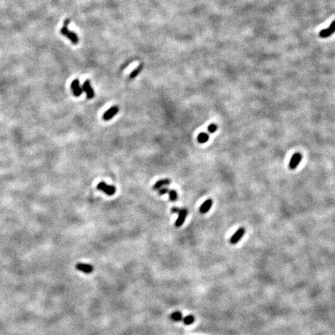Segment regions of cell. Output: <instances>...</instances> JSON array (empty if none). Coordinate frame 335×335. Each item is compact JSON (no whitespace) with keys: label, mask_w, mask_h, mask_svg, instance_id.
<instances>
[{"label":"cell","mask_w":335,"mask_h":335,"mask_svg":"<svg viewBox=\"0 0 335 335\" xmlns=\"http://www.w3.org/2000/svg\"><path fill=\"white\" fill-rule=\"evenodd\" d=\"M70 22V19H65V22H64V26L61 29V34L62 35H64V36H66L67 38L69 39L73 44H77L78 43V35L75 33L71 32V31H69L68 27Z\"/></svg>","instance_id":"6da1fadb"},{"label":"cell","mask_w":335,"mask_h":335,"mask_svg":"<svg viewBox=\"0 0 335 335\" xmlns=\"http://www.w3.org/2000/svg\"><path fill=\"white\" fill-rule=\"evenodd\" d=\"M98 190L103 191L107 196H112L116 192V188L113 185H107L104 182H100L97 185Z\"/></svg>","instance_id":"7a4b0ae2"},{"label":"cell","mask_w":335,"mask_h":335,"mask_svg":"<svg viewBox=\"0 0 335 335\" xmlns=\"http://www.w3.org/2000/svg\"><path fill=\"white\" fill-rule=\"evenodd\" d=\"M302 160V154L299 152L294 153L293 155L292 156L291 159H290V164H289V167L290 169L294 170L297 168V166L300 164V162Z\"/></svg>","instance_id":"3957f363"},{"label":"cell","mask_w":335,"mask_h":335,"mask_svg":"<svg viewBox=\"0 0 335 335\" xmlns=\"http://www.w3.org/2000/svg\"><path fill=\"white\" fill-rule=\"evenodd\" d=\"M245 234V228L244 227H240L237 230L236 232L233 234V236L230 237V243L231 244H236L239 240L243 237V236Z\"/></svg>","instance_id":"277c9868"},{"label":"cell","mask_w":335,"mask_h":335,"mask_svg":"<svg viewBox=\"0 0 335 335\" xmlns=\"http://www.w3.org/2000/svg\"><path fill=\"white\" fill-rule=\"evenodd\" d=\"M82 90L86 93V97L88 99H91L95 96V92H94L93 89L92 88L91 84H90V81L89 79L85 81L82 86Z\"/></svg>","instance_id":"5b68a950"},{"label":"cell","mask_w":335,"mask_h":335,"mask_svg":"<svg viewBox=\"0 0 335 335\" xmlns=\"http://www.w3.org/2000/svg\"><path fill=\"white\" fill-rule=\"evenodd\" d=\"M71 90H72V92L73 94H74V96H76V97L80 96V95L82 94V92H83L82 88L80 86L79 80L77 79V78L76 79H74V80H73V82H71Z\"/></svg>","instance_id":"8992f818"},{"label":"cell","mask_w":335,"mask_h":335,"mask_svg":"<svg viewBox=\"0 0 335 335\" xmlns=\"http://www.w3.org/2000/svg\"><path fill=\"white\" fill-rule=\"evenodd\" d=\"M178 213H179V217L175 221V225L176 227H180L183 224L187 215H188V210L186 209H180Z\"/></svg>","instance_id":"52a82bcc"},{"label":"cell","mask_w":335,"mask_h":335,"mask_svg":"<svg viewBox=\"0 0 335 335\" xmlns=\"http://www.w3.org/2000/svg\"><path fill=\"white\" fill-rule=\"evenodd\" d=\"M334 33H335V20L332 22L329 28L324 29V30L320 31L319 35H320V36L322 37V38H326V37L331 36Z\"/></svg>","instance_id":"ba28073f"},{"label":"cell","mask_w":335,"mask_h":335,"mask_svg":"<svg viewBox=\"0 0 335 335\" xmlns=\"http://www.w3.org/2000/svg\"><path fill=\"white\" fill-rule=\"evenodd\" d=\"M119 112V107L117 106H113L109 108L107 111L105 112L103 116V119L104 120H109Z\"/></svg>","instance_id":"9c48e42d"},{"label":"cell","mask_w":335,"mask_h":335,"mask_svg":"<svg viewBox=\"0 0 335 335\" xmlns=\"http://www.w3.org/2000/svg\"><path fill=\"white\" fill-rule=\"evenodd\" d=\"M76 269L78 271L83 272L86 274H90L93 272V267L89 264H85V263H78L76 265Z\"/></svg>","instance_id":"30bf717a"},{"label":"cell","mask_w":335,"mask_h":335,"mask_svg":"<svg viewBox=\"0 0 335 335\" xmlns=\"http://www.w3.org/2000/svg\"><path fill=\"white\" fill-rule=\"evenodd\" d=\"M212 206H213V200H212L211 199H208V200H206V201L201 205V206H200V212L201 213H202V214L206 213L208 211H209V209H210V208L212 207Z\"/></svg>","instance_id":"8fae6325"},{"label":"cell","mask_w":335,"mask_h":335,"mask_svg":"<svg viewBox=\"0 0 335 335\" xmlns=\"http://www.w3.org/2000/svg\"><path fill=\"white\" fill-rule=\"evenodd\" d=\"M170 184H171V179H161V180H158V181L154 184V186H153V189H154V190H158V189L162 188L163 186H166V185H170Z\"/></svg>","instance_id":"7c38bea8"},{"label":"cell","mask_w":335,"mask_h":335,"mask_svg":"<svg viewBox=\"0 0 335 335\" xmlns=\"http://www.w3.org/2000/svg\"><path fill=\"white\" fill-rule=\"evenodd\" d=\"M209 134L206 133H200L197 137V141L199 143L204 144L209 141Z\"/></svg>","instance_id":"4fadbf2b"},{"label":"cell","mask_w":335,"mask_h":335,"mask_svg":"<svg viewBox=\"0 0 335 335\" xmlns=\"http://www.w3.org/2000/svg\"><path fill=\"white\" fill-rule=\"evenodd\" d=\"M170 318H171V320L176 322L181 321V320H183L182 314L180 312H179V311H176V312H174L173 313H171V316H170Z\"/></svg>","instance_id":"5bb4252c"},{"label":"cell","mask_w":335,"mask_h":335,"mask_svg":"<svg viewBox=\"0 0 335 335\" xmlns=\"http://www.w3.org/2000/svg\"><path fill=\"white\" fill-rule=\"evenodd\" d=\"M142 69H143V65H140L139 66L137 67V68H136L134 69L131 73H130V79H133V78H136V77L139 74V73L142 71Z\"/></svg>","instance_id":"9a60e30c"},{"label":"cell","mask_w":335,"mask_h":335,"mask_svg":"<svg viewBox=\"0 0 335 335\" xmlns=\"http://www.w3.org/2000/svg\"><path fill=\"white\" fill-rule=\"evenodd\" d=\"M195 321V317L192 315H188L183 319V323L185 325H190Z\"/></svg>","instance_id":"2e32d148"},{"label":"cell","mask_w":335,"mask_h":335,"mask_svg":"<svg viewBox=\"0 0 335 335\" xmlns=\"http://www.w3.org/2000/svg\"><path fill=\"white\" fill-rule=\"evenodd\" d=\"M168 194H169V199L171 201L174 202V201H176V200H177L178 194L176 190H174V189L173 190H169Z\"/></svg>","instance_id":"e0dca14e"},{"label":"cell","mask_w":335,"mask_h":335,"mask_svg":"<svg viewBox=\"0 0 335 335\" xmlns=\"http://www.w3.org/2000/svg\"><path fill=\"white\" fill-rule=\"evenodd\" d=\"M217 128H218V127H217V125L216 124H211L208 127V131H209V133H215L216 130H217Z\"/></svg>","instance_id":"ac0fdd59"},{"label":"cell","mask_w":335,"mask_h":335,"mask_svg":"<svg viewBox=\"0 0 335 335\" xmlns=\"http://www.w3.org/2000/svg\"><path fill=\"white\" fill-rule=\"evenodd\" d=\"M168 192H169V189L168 188H162L159 189V192H158V194L160 195V196H162V195H165V194H167V193H168Z\"/></svg>","instance_id":"d6986e66"},{"label":"cell","mask_w":335,"mask_h":335,"mask_svg":"<svg viewBox=\"0 0 335 335\" xmlns=\"http://www.w3.org/2000/svg\"><path fill=\"white\" fill-rule=\"evenodd\" d=\"M179 210H180V209L178 207H173L172 209H171V213H178L179 212Z\"/></svg>","instance_id":"ffe728a7"}]
</instances>
